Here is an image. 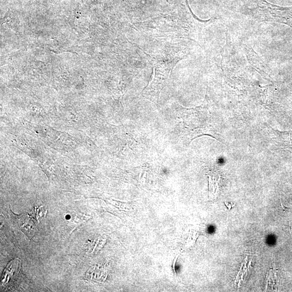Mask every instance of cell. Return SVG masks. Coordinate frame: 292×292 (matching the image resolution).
Masks as SVG:
<instances>
[{
  "label": "cell",
  "mask_w": 292,
  "mask_h": 292,
  "mask_svg": "<svg viewBox=\"0 0 292 292\" xmlns=\"http://www.w3.org/2000/svg\"><path fill=\"white\" fill-rule=\"evenodd\" d=\"M100 238L97 239V240H96V239H95L94 240V243L95 246L93 248V250L92 251V252H91V253L93 254L95 252V249L97 248V245H98L99 243H100Z\"/></svg>",
  "instance_id": "obj_7"
},
{
  "label": "cell",
  "mask_w": 292,
  "mask_h": 292,
  "mask_svg": "<svg viewBox=\"0 0 292 292\" xmlns=\"http://www.w3.org/2000/svg\"><path fill=\"white\" fill-rule=\"evenodd\" d=\"M18 228L30 240L35 232V227L33 221L29 216L26 215L16 216L13 218Z\"/></svg>",
  "instance_id": "obj_4"
},
{
  "label": "cell",
  "mask_w": 292,
  "mask_h": 292,
  "mask_svg": "<svg viewBox=\"0 0 292 292\" xmlns=\"http://www.w3.org/2000/svg\"><path fill=\"white\" fill-rule=\"evenodd\" d=\"M21 261L19 259L11 261L6 268L2 278L3 285L8 284L20 271Z\"/></svg>",
  "instance_id": "obj_6"
},
{
  "label": "cell",
  "mask_w": 292,
  "mask_h": 292,
  "mask_svg": "<svg viewBox=\"0 0 292 292\" xmlns=\"http://www.w3.org/2000/svg\"><path fill=\"white\" fill-rule=\"evenodd\" d=\"M142 51L153 65L154 73L151 81L143 90L142 95L146 99L157 103L174 67L180 61L186 58L187 54L181 51H159L150 54Z\"/></svg>",
  "instance_id": "obj_2"
},
{
  "label": "cell",
  "mask_w": 292,
  "mask_h": 292,
  "mask_svg": "<svg viewBox=\"0 0 292 292\" xmlns=\"http://www.w3.org/2000/svg\"><path fill=\"white\" fill-rule=\"evenodd\" d=\"M211 20L196 19L191 10L182 15L162 16L137 23L143 31L159 38L185 39L198 42L203 28Z\"/></svg>",
  "instance_id": "obj_1"
},
{
  "label": "cell",
  "mask_w": 292,
  "mask_h": 292,
  "mask_svg": "<svg viewBox=\"0 0 292 292\" xmlns=\"http://www.w3.org/2000/svg\"><path fill=\"white\" fill-rule=\"evenodd\" d=\"M242 12L258 22H275L292 28V7H281L266 0H248Z\"/></svg>",
  "instance_id": "obj_3"
},
{
  "label": "cell",
  "mask_w": 292,
  "mask_h": 292,
  "mask_svg": "<svg viewBox=\"0 0 292 292\" xmlns=\"http://www.w3.org/2000/svg\"><path fill=\"white\" fill-rule=\"evenodd\" d=\"M179 255H180V254H178L177 255V256L176 257V258L174 261L173 265V270L174 271L175 276L176 278V281H177V278H176V270H175V263H176V260H177V259L179 257Z\"/></svg>",
  "instance_id": "obj_8"
},
{
  "label": "cell",
  "mask_w": 292,
  "mask_h": 292,
  "mask_svg": "<svg viewBox=\"0 0 292 292\" xmlns=\"http://www.w3.org/2000/svg\"><path fill=\"white\" fill-rule=\"evenodd\" d=\"M273 131L277 145L283 148L292 149V131Z\"/></svg>",
  "instance_id": "obj_5"
}]
</instances>
